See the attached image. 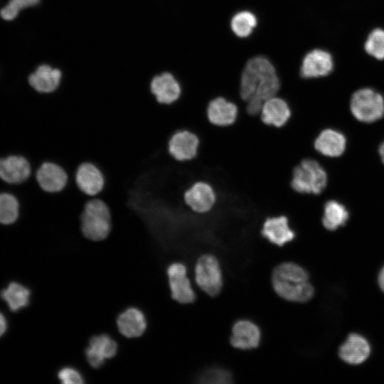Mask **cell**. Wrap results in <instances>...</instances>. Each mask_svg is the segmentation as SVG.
Returning a JSON list of instances; mask_svg holds the SVG:
<instances>
[{
  "mask_svg": "<svg viewBox=\"0 0 384 384\" xmlns=\"http://www.w3.org/2000/svg\"><path fill=\"white\" fill-rule=\"evenodd\" d=\"M378 282L381 289L384 292V267L380 272Z\"/></svg>",
  "mask_w": 384,
  "mask_h": 384,
  "instance_id": "cell-33",
  "label": "cell"
},
{
  "mask_svg": "<svg viewBox=\"0 0 384 384\" xmlns=\"http://www.w3.org/2000/svg\"><path fill=\"white\" fill-rule=\"evenodd\" d=\"M334 68V60L328 51L314 48L306 53L300 67V76L306 80L316 79L329 75Z\"/></svg>",
  "mask_w": 384,
  "mask_h": 384,
  "instance_id": "cell-12",
  "label": "cell"
},
{
  "mask_svg": "<svg viewBox=\"0 0 384 384\" xmlns=\"http://www.w3.org/2000/svg\"><path fill=\"white\" fill-rule=\"evenodd\" d=\"M260 339V329L254 322L240 319L233 324L230 343L234 348L241 350L253 349L259 346Z\"/></svg>",
  "mask_w": 384,
  "mask_h": 384,
  "instance_id": "cell-18",
  "label": "cell"
},
{
  "mask_svg": "<svg viewBox=\"0 0 384 384\" xmlns=\"http://www.w3.org/2000/svg\"><path fill=\"white\" fill-rule=\"evenodd\" d=\"M199 146L198 136L187 129L176 131L168 142L169 154L178 161H191L196 158Z\"/></svg>",
  "mask_w": 384,
  "mask_h": 384,
  "instance_id": "cell-9",
  "label": "cell"
},
{
  "mask_svg": "<svg viewBox=\"0 0 384 384\" xmlns=\"http://www.w3.org/2000/svg\"><path fill=\"white\" fill-rule=\"evenodd\" d=\"M61 72L48 65H41L30 75V85L40 93L48 94L55 92L60 86Z\"/></svg>",
  "mask_w": 384,
  "mask_h": 384,
  "instance_id": "cell-22",
  "label": "cell"
},
{
  "mask_svg": "<svg viewBox=\"0 0 384 384\" xmlns=\"http://www.w3.org/2000/svg\"><path fill=\"white\" fill-rule=\"evenodd\" d=\"M80 230L83 237L91 242L105 240L112 228L111 210L108 205L98 197L90 198L80 217Z\"/></svg>",
  "mask_w": 384,
  "mask_h": 384,
  "instance_id": "cell-3",
  "label": "cell"
},
{
  "mask_svg": "<svg viewBox=\"0 0 384 384\" xmlns=\"http://www.w3.org/2000/svg\"><path fill=\"white\" fill-rule=\"evenodd\" d=\"M7 327V324L4 316L0 313V336L5 332Z\"/></svg>",
  "mask_w": 384,
  "mask_h": 384,
  "instance_id": "cell-32",
  "label": "cell"
},
{
  "mask_svg": "<svg viewBox=\"0 0 384 384\" xmlns=\"http://www.w3.org/2000/svg\"><path fill=\"white\" fill-rule=\"evenodd\" d=\"M350 107L353 116L359 121L373 122L384 114V99L371 88H361L351 96Z\"/></svg>",
  "mask_w": 384,
  "mask_h": 384,
  "instance_id": "cell-5",
  "label": "cell"
},
{
  "mask_svg": "<svg viewBox=\"0 0 384 384\" xmlns=\"http://www.w3.org/2000/svg\"><path fill=\"white\" fill-rule=\"evenodd\" d=\"M183 200L193 212L206 214L214 208L217 201V194L211 183L200 180L192 183L185 191Z\"/></svg>",
  "mask_w": 384,
  "mask_h": 384,
  "instance_id": "cell-7",
  "label": "cell"
},
{
  "mask_svg": "<svg viewBox=\"0 0 384 384\" xmlns=\"http://www.w3.org/2000/svg\"><path fill=\"white\" fill-rule=\"evenodd\" d=\"M75 180L78 188L89 197H96L103 190L105 184L102 170L90 161L82 162L78 166Z\"/></svg>",
  "mask_w": 384,
  "mask_h": 384,
  "instance_id": "cell-13",
  "label": "cell"
},
{
  "mask_svg": "<svg viewBox=\"0 0 384 384\" xmlns=\"http://www.w3.org/2000/svg\"><path fill=\"white\" fill-rule=\"evenodd\" d=\"M281 79L274 65L266 57L256 55L250 58L240 73L239 95L243 102L252 98L262 101L278 95Z\"/></svg>",
  "mask_w": 384,
  "mask_h": 384,
  "instance_id": "cell-1",
  "label": "cell"
},
{
  "mask_svg": "<svg viewBox=\"0 0 384 384\" xmlns=\"http://www.w3.org/2000/svg\"><path fill=\"white\" fill-rule=\"evenodd\" d=\"M40 0H10L9 3L1 9L0 15L6 21L14 19L19 11L28 7L33 6L39 3Z\"/></svg>",
  "mask_w": 384,
  "mask_h": 384,
  "instance_id": "cell-29",
  "label": "cell"
},
{
  "mask_svg": "<svg viewBox=\"0 0 384 384\" xmlns=\"http://www.w3.org/2000/svg\"><path fill=\"white\" fill-rule=\"evenodd\" d=\"M370 348L367 341L358 334H351L340 347L339 356L345 362L357 365L364 362L369 356Z\"/></svg>",
  "mask_w": 384,
  "mask_h": 384,
  "instance_id": "cell-23",
  "label": "cell"
},
{
  "mask_svg": "<svg viewBox=\"0 0 384 384\" xmlns=\"http://www.w3.org/2000/svg\"><path fill=\"white\" fill-rule=\"evenodd\" d=\"M314 149L319 154L326 157H338L346 147V138L340 132L332 129L321 130L315 137Z\"/></svg>",
  "mask_w": 384,
  "mask_h": 384,
  "instance_id": "cell-19",
  "label": "cell"
},
{
  "mask_svg": "<svg viewBox=\"0 0 384 384\" xmlns=\"http://www.w3.org/2000/svg\"><path fill=\"white\" fill-rule=\"evenodd\" d=\"M367 54L377 60H384V30L375 28L368 36L364 43Z\"/></svg>",
  "mask_w": 384,
  "mask_h": 384,
  "instance_id": "cell-28",
  "label": "cell"
},
{
  "mask_svg": "<svg viewBox=\"0 0 384 384\" xmlns=\"http://www.w3.org/2000/svg\"><path fill=\"white\" fill-rule=\"evenodd\" d=\"M271 279L277 294L288 302H306L314 294V287L309 282L308 272L293 262H285L276 266Z\"/></svg>",
  "mask_w": 384,
  "mask_h": 384,
  "instance_id": "cell-2",
  "label": "cell"
},
{
  "mask_svg": "<svg viewBox=\"0 0 384 384\" xmlns=\"http://www.w3.org/2000/svg\"><path fill=\"white\" fill-rule=\"evenodd\" d=\"M117 351L116 341L107 334L93 336L85 350V356L93 368L102 366L107 359L114 357Z\"/></svg>",
  "mask_w": 384,
  "mask_h": 384,
  "instance_id": "cell-17",
  "label": "cell"
},
{
  "mask_svg": "<svg viewBox=\"0 0 384 384\" xmlns=\"http://www.w3.org/2000/svg\"><path fill=\"white\" fill-rule=\"evenodd\" d=\"M230 28L232 32L238 38H247L254 31L257 25V18L250 11H240L231 18Z\"/></svg>",
  "mask_w": 384,
  "mask_h": 384,
  "instance_id": "cell-26",
  "label": "cell"
},
{
  "mask_svg": "<svg viewBox=\"0 0 384 384\" xmlns=\"http://www.w3.org/2000/svg\"><path fill=\"white\" fill-rule=\"evenodd\" d=\"M260 234L265 240L278 247L292 242L297 238L289 218L284 214L267 217L262 223Z\"/></svg>",
  "mask_w": 384,
  "mask_h": 384,
  "instance_id": "cell-8",
  "label": "cell"
},
{
  "mask_svg": "<svg viewBox=\"0 0 384 384\" xmlns=\"http://www.w3.org/2000/svg\"><path fill=\"white\" fill-rule=\"evenodd\" d=\"M58 378L63 384H82L84 382L81 373L73 367L61 368L58 373Z\"/></svg>",
  "mask_w": 384,
  "mask_h": 384,
  "instance_id": "cell-31",
  "label": "cell"
},
{
  "mask_svg": "<svg viewBox=\"0 0 384 384\" xmlns=\"http://www.w3.org/2000/svg\"><path fill=\"white\" fill-rule=\"evenodd\" d=\"M379 154L381 157V160L384 164V142L380 146Z\"/></svg>",
  "mask_w": 384,
  "mask_h": 384,
  "instance_id": "cell-34",
  "label": "cell"
},
{
  "mask_svg": "<svg viewBox=\"0 0 384 384\" xmlns=\"http://www.w3.org/2000/svg\"><path fill=\"white\" fill-rule=\"evenodd\" d=\"M290 184L297 193L320 195L327 187L328 174L317 159L306 157L293 169Z\"/></svg>",
  "mask_w": 384,
  "mask_h": 384,
  "instance_id": "cell-4",
  "label": "cell"
},
{
  "mask_svg": "<svg viewBox=\"0 0 384 384\" xmlns=\"http://www.w3.org/2000/svg\"><path fill=\"white\" fill-rule=\"evenodd\" d=\"M150 91L157 102L171 105L181 97L182 87L177 79L169 73L155 76L149 85Z\"/></svg>",
  "mask_w": 384,
  "mask_h": 384,
  "instance_id": "cell-15",
  "label": "cell"
},
{
  "mask_svg": "<svg viewBox=\"0 0 384 384\" xmlns=\"http://www.w3.org/2000/svg\"><path fill=\"white\" fill-rule=\"evenodd\" d=\"M195 281L198 287L210 297L220 294L223 288V274L218 259L213 255L201 256L195 266Z\"/></svg>",
  "mask_w": 384,
  "mask_h": 384,
  "instance_id": "cell-6",
  "label": "cell"
},
{
  "mask_svg": "<svg viewBox=\"0 0 384 384\" xmlns=\"http://www.w3.org/2000/svg\"><path fill=\"white\" fill-rule=\"evenodd\" d=\"M0 295L7 303L10 310L16 311L28 304L31 292L24 286L16 282H11L1 292Z\"/></svg>",
  "mask_w": 384,
  "mask_h": 384,
  "instance_id": "cell-25",
  "label": "cell"
},
{
  "mask_svg": "<svg viewBox=\"0 0 384 384\" xmlns=\"http://www.w3.org/2000/svg\"><path fill=\"white\" fill-rule=\"evenodd\" d=\"M169 285L173 299L181 304L195 301L196 294L187 277V269L181 262H174L167 269Z\"/></svg>",
  "mask_w": 384,
  "mask_h": 384,
  "instance_id": "cell-10",
  "label": "cell"
},
{
  "mask_svg": "<svg viewBox=\"0 0 384 384\" xmlns=\"http://www.w3.org/2000/svg\"><path fill=\"white\" fill-rule=\"evenodd\" d=\"M348 218V213L346 208L334 200L326 201L323 206L321 223L329 230H335L345 225Z\"/></svg>",
  "mask_w": 384,
  "mask_h": 384,
  "instance_id": "cell-24",
  "label": "cell"
},
{
  "mask_svg": "<svg viewBox=\"0 0 384 384\" xmlns=\"http://www.w3.org/2000/svg\"><path fill=\"white\" fill-rule=\"evenodd\" d=\"M117 326L119 333L127 338L139 337L146 329V316L138 308H127L118 316Z\"/></svg>",
  "mask_w": 384,
  "mask_h": 384,
  "instance_id": "cell-20",
  "label": "cell"
},
{
  "mask_svg": "<svg viewBox=\"0 0 384 384\" xmlns=\"http://www.w3.org/2000/svg\"><path fill=\"white\" fill-rule=\"evenodd\" d=\"M291 117L292 109L289 102L279 95L266 100L260 114L265 124L277 128L286 125Z\"/></svg>",
  "mask_w": 384,
  "mask_h": 384,
  "instance_id": "cell-16",
  "label": "cell"
},
{
  "mask_svg": "<svg viewBox=\"0 0 384 384\" xmlns=\"http://www.w3.org/2000/svg\"><path fill=\"white\" fill-rule=\"evenodd\" d=\"M239 109L235 102L223 96L210 100L206 107L209 122L216 127H227L237 120Z\"/></svg>",
  "mask_w": 384,
  "mask_h": 384,
  "instance_id": "cell-14",
  "label": "cell"
},
{
  "mask_svg": "<svg viewBox=\"0 0 384 384\" xmlns=\"http://www.w3.org/2000/svg\"><path fill=\"white\" fill-rule=\"evenodd\" d=\"M18 215V203L16 198L9 193L0 194V223H13Z\"/></svg>",
  "mask_w": 384,
  "mask_h": 384,
  "instance_id": "cell-27",
  "label": "cell"
},
{
  "mask_svg": "<svg viewBox=\"0 0 384 384\" xmlns=\"http://www.w3.org/2000/svg\"><path fill=\"white\" fill-rule=\"evenodd\" d=\"M39 187L45 192L54 193L63 190L69 176L65 169L59 164L46 161L40 164L35 174Z\"/></svg>",
  "mask_w": 384,
  "mask_h": 384,
  "instance_id": "cell-11",
  "label": "cell"
},
{
  "mask_svg": "<svg viewBox=\"0 0 384 384\" xmlns=\"http://www.w3.org/2000/svg\"><path fill=\"white\" fill-rule=\"evenodd\" d=\"M231 373L224 368H212L207 369L200 376V382L203 383H230L232 381Z\"/></svg>",
  "mask_w": 384,
  "mask_h": 384,
  "instance_id": "cell-30",
  "label": "cell"
},
{
  "mask_svg": "<svg viewBox=\"0 0 384 384\" xmlns=\"http://www.w3.org/2000/svg\"><path fill=\"white\" fill-rule=\"evenodd\" d=\"M31 174V165L23 156H11L0 159V178L8 183H21L27 180Z\"/></svg>",
  "mask_w": 384,
  "mask_h": 384,
  "instance_id": "cell-21",
  "label": "cell"
}]
</instances>
